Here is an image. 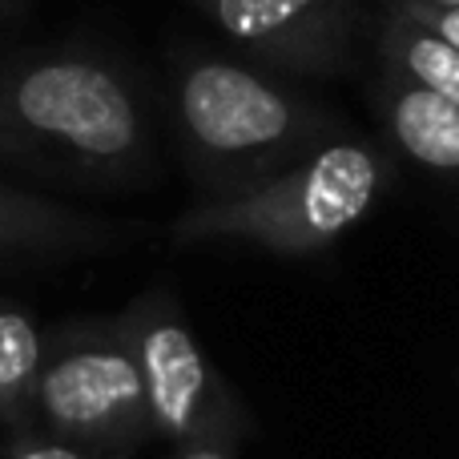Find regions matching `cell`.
Wrapping results in <instances>:
<instances>
[{"label": "cell", "mask_w": 459, "mask_h": 459, "mask_svg": "<svg viewBox=\"0 0 459 459\" xmlns=\"http://www.w3.org/2000/svg\"><path fill=\"white\" fill-rule=\"evenodd\" d=\"M169 117L206 198L266 182L347 134L294 77L214 48H186L169 61Z\"/></svg>", "instance_id": "7a4b0ae2"}, {"label": "cell", "mask_w": 459, "mask_h": 459, "mask_svg": "<svg viewBox=\"0 0 459 459\" xmlns=\"http://www.w3.org/2000/svg\"><path fill=\"white\" fill-rule=\"evenodd\" d=\"M238 56L286 77L351 69L363 32V0H186Z\"/></svg>", "instance_id": "8992f818"}, {"label": "cell", "mask_w": 459, "mask_h": 459, "mask_svg": "<svg viewBox=\"0 0 459 459\" xmlns=\"http://www.w3.org/2000/svg\"><path fill=\"white\" fill-rule=\"evenodd\" d=\"M117 331L142 375L153 436L174 439L178 447H222V452H234L242 444L250 415L202 351L174 290L153 286L137 294L117 315Z\"/></svg>", "instance_id": "5b68a950"}, {"label": "cell", "mask_w": 459, "mask_h": 459, "mask_svg": "<svg viewBox=\"0 0 459 459\" xmlns=\"http://www.w3.org/2000/svg\"><path fill=\"white\" fill-rule=\"evenodd\" d=\"M32 13V0H0V24L21 21V16Z\"/></svg>", "instance_id": "5bb4252c"}, {"label": "cell", "mask_w": 459, "mask_h": 459, "mask_svg": "<svg viewBox=\"0 0 459 459\" xmlns=\"http://www.w3.org/2000/svg\"><path fill=\"white\" fill-rule=\"evenodd\" d=\"M0 48H4V40H0Z\"/></svg>", "instance_id": "2e32d148"}, {"label": "cell", "mask_w": 459, "mask_h": 459, "mask_svg": "<svg viewBox=\"0 0 459 459\" xmlns=\"http://www.w3.org/2000/svg\"><path fill=\"white\" fill-rule=\"evenodd\" d=\"M169 459H234V452H222V447H178V455Z\"/></svg>", "instance_id": "4fadbf2b"}, {"label": "cell", "mask_w": 459, "mask_h": 459, "mask_svg": "<svg viewBox=\"0 0 459 459\" xmlns=\"http://www.w3.org/2000/svg\"><path fill=\"white\" fill-rule=\"evenodd\" d=\"M121 238L109 218L73 210L45 194L0 182V262L65 258V254L105 250Z\"/></svg>", "instance_id": "52a82bcc"}, {"label": "cell", "mask_w": 459, "mask_h": 459, "mask_svg": "<svg viewBox=\"0 0 459 459\" xmlns=\"http://www.w3.org/2000/svg\"><path fill=\"white\" fill-rule=\"evenodd\" d=\"M391 161L375 142L342 134L246 190L198 198L169 226L178 246L238 242L307 258L351 234L387 190Z\"/></svg>", "instance_id": "3957f363"}, {"label": "cell", "mask_w": 459, "mask_h": 459, "mask_svg": "<svg viewBox=\"0 0 459 459\" xmlns=\"http://www.w3.org/2000/svg\"><path fill=\"white\" fill-rule=\"evenodd\" d=\"M403 13H411L415 21H423L431 32H439L459 48V8H403Z\"/></svg>", "instance_id": "7c38bea8"}, {"label": "cell", "mask_w": 459, "mask_h": 459, "mask_svg": "<svg viewBox=\"0 0 459 459\" xmlns=\"http://www.w3.org/2000/svg\"><path fill=\"white\" fill-rule=\"evenodd\" d=\"M29 436L61 439L113 459H126V452L153 436L142 375L117 318L73 323L45 334Z\"/></svg>", "instance_id": "277c9868"}, {"label": "cell", "mask_w": 459, "mask_h": 459, "mask_svg": "<svg viewBox=\"0 0 459 459\" xmlns=\"http://www.w3.org/2000/svg\"><path fill=\"white\" fill-rule=\"evenodd\" d=\"M375 45H379L383 69L399 73V77L415 81V85L431 89V93L459 105V48L452 40L431 32L428 24L415 21L411 13L387 4Z\"/></svg>", "instance_id": "9c48e42d"}, {"label": "cell", "mask_w": 459, "mask_h": 459, "mask_svg": "<svg viewBox=\"0 0 459 459\" xmlns=\"http://www.w3.org/2000/svg\"><path fill=\"white\" fill-rule=\"evenodd\" d=\"M391 8H459V0H383Z\"/></svg>", "instance_id": "9a60e30c"}, {"label": "cell", "mask_w": 459, "mask_h": 459, "mask_svg": "<svg viewBox=\"0 0 459 459\" xmlns=\"http://www.w3.org/2000/svg\"><path fill=\"white\" fill-rule=\"evenodd\" d=\"M0 166L56 186H129L153 166L142 85L89 45L0 48Z\"/></svg>", "instance_id": "6da1fadb"}, {"label": "cell", "mask_w": 459, "mask_h": 459, "mask_svg": "<svg viewBox=\"0 0 459 459\" xmlns=\"http://www.w3.org/2000/svg\"><path fill=\"white\" fill-rule=\"evenodd\" d=\"M45 326L21 307L0 302V428L29 436L32 387L45 359Z\"/></svg>", "instance_id": "30bf717a"}, {"label": "cell", "mask_w": 459, "mask_h": 459, "mask_svg": "<svg viewBox=\"0 0 459 459\" xmlns=\"http://www.w3.org/2000/svg\"><path fill=\"white\" fill-rule=\"evenodd\" d=\"M4 459H113V455H97L85 452V447L61 444V439H40V436H21L13 444V452Z\"/></svg>", "instance_id": "8fae6325"}, {"label": "cell", "mask_w": 459, "mask_h": 459, "mask_svg": "<svg viewBox=\"0 0 459 459\" xmlns=\"http://www.w3.org/2000/svg\"><path fill=\"white\" fill-rule=\"evenodd\" d=\"M371 97L391 142L415 166L431 169L439 178H459V105L399 77V73L383 69V65Z\"/></svg>", "instance_id": "ba28073f"}]
</instances>
